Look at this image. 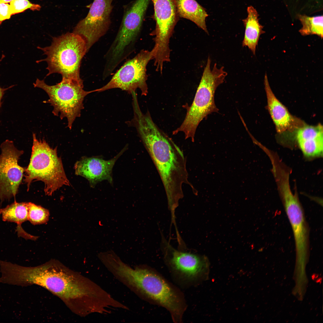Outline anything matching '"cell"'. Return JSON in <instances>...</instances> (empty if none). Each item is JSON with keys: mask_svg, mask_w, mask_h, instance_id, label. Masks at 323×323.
Instances as JSON below:
<instances>
[{"mask_svg": "<svg viewBox=\"0 0 323 323\" xmlns=\"http://www.w3.org/2000/svg\"><path fill=\"white\" fill-rule=\"evenodd\" d=\"M5 275L9 284L38 285L65 300H79L87 310L100 308L110 297L109 293L93 281L53 262L30 267L10 263Z\"/></svg>", "mask_w": 323, "mask_h": 323, "instance_id": "cell-1", "label": "cell"}, {"mask_svg": "<svg viewBox=\"0 0 323 323\" xmlns=\"http://www.w3.org/2000/svg\"><path fill=\"white\" fill-rule=\"evenodd\" d=\"M139 136L158 171L164 188L169 209L175 212L184 196L182 187L189 185L182 151L153 121L148 111L136 114L133 120ZM194 189V188H193Z\"/></svg>", "mask_w": 323, "mask_h": 323, "instance_id": "cell-2", "label": "cell"}, {"mask_svg": "<svg viewBox=\"0 0 323 323\" xmlns=\"http://www.w3.org/2000/svg\"><path fill=\"white\" fill-rule=\"evenodd\" d=\"M107 269L139 297L166 309L174 322H182L187 309L183 294L153 269L144 265L132 267L117 257L109 262Z\"/></svg>", "mask_w": 323, "mask_h": 323, "instance_id": "cell-3", "label": "cell"}, {"mask_svg": "<svg viewBox=\"0 0 323 323\" xmlns=\"http://www.w3.org/2000/svg\"><path fill=\"white\" fill-rule=\"evenodd\" d=\"M211 62L208 57L193 101L182 124L173 132L174 135L183 132L185 139L190 138L192 142L194 141L196 132L201 121L208 115L218 111L214 102L215 93L227 75L224 67L218 68L216 63L211 69Z\"/></svg>", "mask_w": 323, "mask_h": 323, "instance_id": "cell-4", "label": "cell"}, {"mask_svg": "<svg viewBox=\"0 0 323 323\" xmlns=\"http://www.w3.org/2000/svg\"><path fill=\"white\" fill-rule=\"evenodd\" d=\"M33 138L30 162L24 176L27 191L32 182L37 181L44 182V192L48 196L63 185L70 186L61 159L57 156V147L53 149L45 139L38 140L33 132Z\"/></svg>", "mask_w": 323, "mask_h": 323, "instance_id": "cell-5", "label": "cell"}, {"mask_svg": "<svg viewBox=\"0 0 323 323\" xmlns=\"http://www.w3.org/2000/svg\"><path fill=\"white\" fill-rule=\"evenodd\" d=\"M37 48L46 56L45 59L36 62H47L48 72L46 76L57 73L62 77L82 80L80 68L82 60L87 52L86 42L80 36L68 32L53 37L49 46Z\"/></svg>", "mask_w": 323, "mask_h": 323, "instance_id": "cell-6", "label": "cell"}, {"mask_svg": "<svg viewBox=\"0 0 323 323\" xmlns=\"http://www.w3.org/2000/svg\"><path fill=\"white\" fill-rule=\"evenodd\" d=\"M34 87L43 90L49 99L43 102L49 103L53 106L52 113L62 120L66 118L67 127L71 129L72 124L77 117L81 115L84 108L83 101L88 95L95 92V90L86 91L83 89V81L62 77L59 83L54 85L47 84L44 80L37 79L33 84Z\"/></svg>", "mask_w": 323, "mask_h": 323, "instance_id": "cell-7", "label": "cell"}, {"mask_svg": "<svg viewBox=\"0 0 323 323\" xmlns=\"http://www.w3.org/2000/svg\"><path fill=\"white\" fill-rule=\"evenodd\" d=\"M162 235L164 260L175 281L181 286L189 287L203 279L208 266L206 257L178 250Z\"/></svg>", "mask_w": 323, "mask_h": 323, "instance_id": "cell-8", "label": "cell"}, {"mask_svg": "<svg viewBox=\"0 0 323 323\" xmlns=\"http://www.w3.org/2000/svg\"><path fill=\"white\" fill-rule=\"evenodd\" d=\"M150 0H136L127 11L115 39L107 51L116 61H122L134 51Z\"/></svg>", "mask_w": 323, "mask_h": 323, "instance_id": "cell-9", "label": "cell"}, {"mask_svg": "<svg viewBox=\"0 0 323 323\" xmlns=\"http://www.w3.org/2000/svg\"><path fill=\"white\" fill-rule=\"evenodd\" d=\"M153 59L154 54L152 50H141L134 57L127 61L110 80L104 86L95 89V92L118 88L132 94L139 89L142 95L146 96L148 92L146 68L149 62Z\"/></svg>", "mask_w": 323, "mask_h": 323, "instance_id": "cell-10", "label": "cell"}, {"mask_svg": "<svg viewBox=\"0 0 323 323\" xmlns=\"http://www.w3.org/2000/svg\"><path fill=\"white\" fill-rule=\"evenodd\" d=\"M154 6L156 26L154 33V66L163 68L164 62L170 60L169 47L176 22L177 13L174 0H152Z\"/></svg>", "mask_w": 323, "mask_h": 323, "instance_id": "cell-11", "label": "cell"}, {"mask_svg": "<svg viewBox=\"0 0 323 323\" xmlns=\"http://www.w3.org/2000/svg\"><path fill=\"white\" fill-rule=\"evenodd\" d=\"M279 194L293 233L297 261L304 263L309 252L310 230L303 208L290 187L283 188Z\"/></svg>", "mask_w": 323, "mask_h": 323, "instance_id": "cell-12", "label": "cell"}, {"mask_svg": "<svg viewBox=\"0 0 323 323\" xmlns=\"http://www.w3.org/2000/svg\"><path fill=\"white\" fill-rule=\"evenodd\" d=\"M0 154V200L15 198L24 176L26 168L18 164L24 151L19 150L13 142L6 140L1 145Z\"/></svg>", "mask_w": 323, "mask_h": 323, "instance_id": "cell-13", "label": "cell"}, {"mask_svg": "<svg viewBox=\"0 0 323 323\" xmlns=\"http://www.w3.org/2000/svg\"><path fill=\"white\" fill-rule=\"evenodd\" d=\"M113 0H94L89 13L74 27L73 33L86 42L88 52L91 47L108 31Z\"/></svg>", "mask_w": 323, "mask_h": 323, "instance_id": "cell-14", "label": "cell"}, {"mask_svg": "<svg viewBox=\"0 0 323 323\" xmlns=\"http://www.w3.org/2000/svg\"><path fill=\"white\" fill-rule=\"evenodd\" d=\"M125 150L124 149L114 157L108 160L100 157H83L75 163V173L87 179L93 188L104 180L112 184V168L116 160Z\"/></svg>", "mask_w": 323, "mask_h": 323, "instance_id": "cell-15", "label": "cell"}, {"mask_svg": "<svg viewBox=\"0 0 323 323\" xmlns=\"http://www.w3.org/2000/svg\"><path fill=\"white\" fill-rule=\"evenodd\" d=\"M296 139L298 146L306 158L322 156L323 151V127L306 125L297 130Z\"/></svg>", "mask_w": 323, "mask_h": 323, "instance_id": "cell-16", "label": "cell"}, {"mask_svg": "<svg viewBox=\"0 0 323 323\" xmlns=\"http://www.w3.org/2000/svg\"><path fill=\"white\" fill-rule=\"evenodd\" d=\"M264 84L269 111L276 129L282 133L291 127L293 118L286 108L278 100L270 86L266 74L264 77Z\"/></svg>", "mask_w": 323, "mask_h": 323, "instance_id": "cell-17", "label": "cell"}, {"mask_svg": "<svg viewBox=\"0 0 323 323\" xmlns=\"http://www.w3.org/2000/svg\"><path fill=\"white\" fill-rule=\"evenodd\" d=\"M0 214L3 221L16 224V230L19 237L32 240H36L38 238V237L27 233L21 226L23 223L28 220V202L19 203L15 200L13 203L0 209Z\"/></svg>", "mask_w": 323, "mask_h": 323, "instance_id": "cell-18", "label": "cell"}, {"mask_svg": "<svg viewBox=\"0 0 323 323\" xmlns=\"http://www.w3.org/2000/svg\"><path fill=\"white\" fill-rule=\"evenodd\" d=\"M247 10L248 16L242 20L245 29L242 46L247 47L255 55L260 36L265 32L263 30V26L259 22V14L256 9L250 6Z\"/></svg>", "mask_w": 323, "mask_h": 323, "instance_id": "cell-19", "label": "cell"}, {"mask_svg": "<svg viewBox=\"0 0 323 323\" xmlns=\"http://www.w3.org/2000/svg\"><path fill=\"white\" fill-rule=\"evenodd\" d=\"M179 16L189 19L208 34L205 20L208 16L205 9L195 0H174Z\"/></svg>", "mask_w": 323, "mask_h": 323, "instance_id": "cell-20", "label": "cell"}, {"mask_svg": "<svg viewBox=\"0 0 323 323\" xmlns=\"http://www.w3.org/2000/svg\"><path fill=\"white\" fill-rule=\"evenodd\" d=\"M323 17L322 15L310 17L306 15H299L298 19L302 25L299 32L303 36L315 34L322 39Z\"/></svg>", "mask_w": 323, "mask_h": 323, "instance_id": "cell-21", "label": "cell"}, {"mask_svg": "<svg viewBox=\"0 0 323 323\" xmlns=\"http://www.w3.org/2000/svg\"><path fill=\"white\" fill-rule=\"evenodd\" d=\"M48 210L32 202H28V220L35 225L45 223L48 220Z\"/></svg>", "mask_w": 323, "mask_h": 323, "instance_id": "cell-22", "label": "cell"}, {"mask_svg": "<svg viewBox=\"0 0 323 323\" xmlns=\"http://www.w3.org/2000/svg\"><path fill=\"white\" fill-rule=\"evenodd\" d=\"M10 5L12 15L22 12L28 9L33 11L39 10L41 8L39 5L32 3L28 0H13L10 2Z\"/></svg>", "mask_w": 323, "mask_h": 323, "instance_id": "cell-23", "label": "cell"}, {"mask_svg": "<svg viewBox=\"0 0 323 323\" xmlns=\"http://www.w3.org/2000/svg\"><path fill=\"white\" fill-rule=\"evenodd\" d=\"M12 15L10 5L7 3H0V25L4 21L9 19Z\"/></svg>", "mask_w": 323, "mask_h": 323, "instance_id": "cell-24", "label": "cell"}, {"mask_svg": "<svg viewBox=\"0 0 323 323\" xmlns=\"http://www.w3.org/2000/svg\"><path fill=\"white\" fill-rule=\"evenodd\" d=\"M3 55L2 56V57H1V59L0 60V62L4 57H3ZM13 86H11L8 87V88H1L0 87V109L2 103L1 102V99H2V97L4 93V92L5 91L9 89L12 87Z\"/></svg>", "mask_w": 323, "mask_h": 323, "instance_id": "cell-25", "label": "cell"}, {"mask_svg": "<svg viewBox=\"0 0 323 323\" xmlns=\"http://www.w3.org/2000/svg\"><path fill=\"white\" fill-rule=\"evenodd\" d=\"M13 0H0V3H7L10 2Z\"/></svg>", "mask_w": 323, "mask_h": 323, "instance_id": "cell-26", "label": "cell"}]
</instances>
